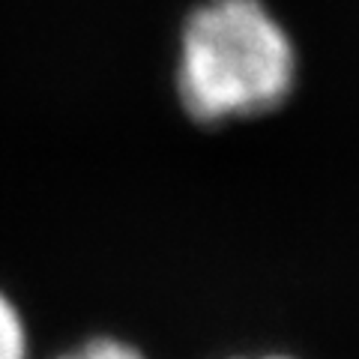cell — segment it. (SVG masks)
<instances>
[{"label":"cell","instance_id":"6da1fadb","mask_svg":"<svg viewBox=\"0 0 359 359\" xmlns=\"http://www.w3.org/2000/svg\"><path fill=\"white\" fill-rule=\"evenodd\" d=\"M297 78V42L266 0H201L183 18L174 87L195 123L224 126L273 114Z\"/></svg>","mask_w":359,"mask_h":359},{"label":"cell","instance_id":"7a4b0ae2","mask_svg":"<svg viewBox=\"0 0 359 359\" xmlns=\"http://www.w3.org/2000/svg\"><path fill=\"white\" fill-rule=\"evenodd\" d=\"M0 359H30L27 323L4 290H0Z\"/></svg>","mask_w":359,"mask_h":359},{"label":"cell","instance_id":"3957f363","mask_svg":"<svg viewBox=\"0 0 359 359\" xmlns=\"http://www.w3.org/2000/svg\"><path fill=\"white\" fill-rule=\"evenodd\" d=\"M57 359H147V356H144L138 347H132L129 341L111 339V335H99V339H87L84 344L60 353Z\"/></svg>","mask_w":359,"mask_h":359},{"label":"cell","instance_id":"277c9868","mask_svg":"<svg viewBox=\"0 0 359 359\" xmlns=\"http://www.w3.org/2000/svg\"><path fill=\"white\" fill-rule=\"evenodd\" d=\"M261 359H290V356H261Z\"/></svg>","mask_w":359,"mask_h":359}]
</instances>
